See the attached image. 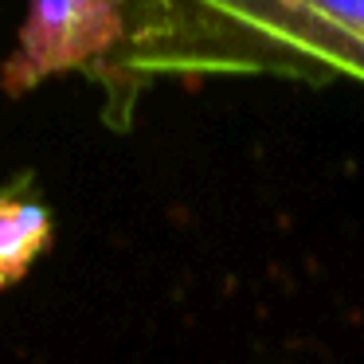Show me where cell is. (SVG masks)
<instances>
[{"instance_id":"6da1fadb","label":"cell","mask_w":364,"mask_h":364,"mask_svg":"<svg viewBox=\"0 0 364 364\" xmlns=\"http://www.w3.org/2000/svg\"><path fill=\"white\" fill-rule=\"evenodd\" d=\"M204 79L364 87V0H126V43L95 82L106 126H134L157 82Z\"/></svg>"},{"instance_id":"7a4b0ae2","label":"cell","mask_w":364,"mask_h":364,"mask_svg":"<svg viewBox=\"0 0 364 364\" xmlns=\"http://www.w3.org/2000/svg\"><path fill=\"white\" fill-rule=\"evenodd\" d=\"M122 43L126 0H32L20 28V48L4 59L0 82L9 95H24L67 71L98 82Z\"/></svg>"},{"instance_id":"3957f363","label":"cell","mask_w":364,"mask_h":364,"mask_svg":"<svg viewBox=\"0 0 364 364\" xmlns=\"http://www.w3.org/2000/svg\"><path fill=\"white\" fill-rule=\"evenodd\" d=\"M28 176L0 192V290L16 286L51 243V215L40 200L20 196Z\"/></svg>"}]
</instances>
